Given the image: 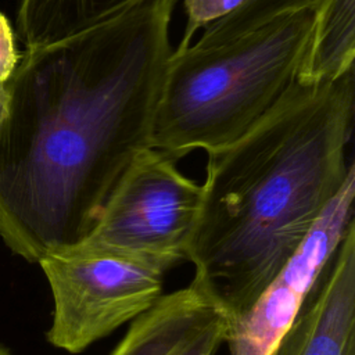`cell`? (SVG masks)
Wrapping results in <instances>:
<instances>
[{"label":"cell","instance_id":"cell-14","mask_svg":"<svg viewBox=\"0 0 355 355\" xmlns=\"http://www.w3.org/2000/svg\"><path fill=\"white\" fill-rule=\"evenodd\" d=\"M8 100H10V96H8L7 85H3V86H0V129H1V125L6 119V116H7Z\"/></svg>","mask_w":355,"mask_h":355},{"label":"cell","instance_id":"cell-9","mask_svg":"<svg viewBox=\"0 0 355 355\" xmlns=\"http://www.w3.org/2000/svg\"><path fill=\"white\" fill-rule=\"evenodd\" d=\"M144 0H19L17 26L26 50L80 35Z\"/></svg>","mask_w":355,"mask_h":355},{"label":"cell","instance_id":"cell-7","mask_svg":"<svg viewBox=\"0 0 355 355\" xmlns=\"http://www.w3.org/2000/svg\"><path fill=\"white\" fill-rule=\"evenodd\" d=\"M269 355H355V223Z\"/></svg>","mask_w":355,"mask_h":355},{"label":"cell","instance_id":"cell-3","mask_svg":"<svg viewBox=\"0 0 355 355\" xmlns=\"http://www.w3.org/2000/svg\"><path fill=\"white\" fill-rule=\"evenodd\" d=\"M313 17V10H301L220 44L172 50L154 110L151 148L179 159L244 136L297 83Z\"/></svg>","mask_w":355,"mask_h":355},{"label":"cell","instance_id":"cell-2","mask_svg":"<svg viewBox=\"0 0 355 355\" xmlns=\"http://www.w3.org/2000/svg\"><path fill=\"white\" fill-rule=\"evenodd\" d=\"M355 71L297 82L244 136L208 153L187 261L190 283L229 319L243 316L355 173Z\"/></svg>","mask_w":355,"mask_h":355},{"label":"cell","instance_id":"cell-13","mask_svg":"<svg viewBox=\"0 0 355 355\" xmlns=\"http://www.w3.org/2000/svg\"><path fill=\"white\" fill-rule=\"evenodd\" d=\"M18 61L19 54L15 49L12 29L7 18L0 12V86L6 85L11 78Z\"/></svg>","mask_w":355,"mask_h":355},{"label":"cell","instance_id":"cell-15","mask_svg":"<svg viewBox=\"0 0 355 355\" xmlns=\"http://www.w3.org/2000/svg\"><path fill=\"white\" fill-rule=\"evenodd\" d=\"M0 355H11V354H10L4 347L0 345Z\"/></svg>","mask_w":355,"mask_h":355},{"label":"cell","instance_id":"cell-12","mask_svg":"<svg viewBox=\"0 0 355 355\" xmlns=\"http://www.w3.org/2000/svg\"><path fill=\"white\" fill-rule=\"evenodd\" d=\"M244 0H183L186 12V26L180 44L191 43L197 31L208 24L225 17Z\"/></svg>","mask_w":355,"mask_h":355},{"label":"cell","instance_id":"cell-1","mask_svg":"<svg viewBox=\"0 0 355 355\" xmlns=\"http://www.w3.org/2000/svg\"><path fill=\"white\" fill-rule=\"evenodd\" d=\"M175 3L144 0L19 58L0 129V236L25 261L79 245L151 148Z\"/></svg>","mask_w":355,"mask_h":355},{"label":"cell","instance_id":"cell-6","mask_svg":"<svg viewBox=\"0 0 355 355\" xmlns=\"http://www.w3.org/2000/svg\"><path fill=\"white\" fill-rule=\"evenodd\" d=\"M355 173L324 208L301 247L258 295L229 323V355H269L293 326L309 294L334 257L354 219Z\"/></svg>","mask_w":355,"mask_h":355},{"label":"cell","instance_id":"cell-4","mask_svg":"<svg viewBox=\"0 0 355 355\" xmlns=\"http://www.w3.org/2000/svg\"><path fill=\"white\" fill-rule=\"evenodd\" d=\"M202 187L155 148L141 153L79 244L148 263L164 273L187 261Z\"/></svg>","mask_w":355,"mask_h":355},{"label":"cell","instance_id":"cell-8","mask_svg":"<svg viewBox=\"0 0 355 355\" xmlns=\"http://www.w3.org/2000/svg\"><path fill=\"white\" fill-rule=\"evenodd\" d=\"M227 330V316L189 284L132 320L111 355H216Z\"/></svg>","mask_w":355,"mask_h":355},{"label":"cell","instance_id":"cell-5","mask_svg":"<svg viewBox=\"0 0 355 355\" xmlns=\"http://www.w3.org/2000/svg\"><path fill=\"white\" fill-rule=\"evenodd\" d=\"M39 265L54 302L47 341L69 354L135 320L162 295V270L107 251L76 245Z\"/></svg>","mask_w":355,"mask_h":355},{"label":"cell","instance_id":"cell-10","mask_svg":"<svg viewBox=\"0 0 355 355\" xmlns=\"http://www.w3.org/2000/svg\"><path fill=\"white\" fill-rule=\"evenodd\" d=\"M313 11L311 37L297 80L306 85L340 79L354 71L355 60V0H320Z\"/></svg>","mask_w":355,"mask_h":355},{"label":"cell","instance_id":"cell-11","mask_svg":"<svg viewBox=\"0 0 355 355\" xmlns=\"http://www.w3.org/2000/svg\"><path fill=\"white\" fill-rule=\"evenodd\" d=\"M320 0H244L225 17L201 29L197 46H215L237 39L259 26L301 10H315Z\"/></svg>","mask_w":355,"mask_h":355}]
</instances>
